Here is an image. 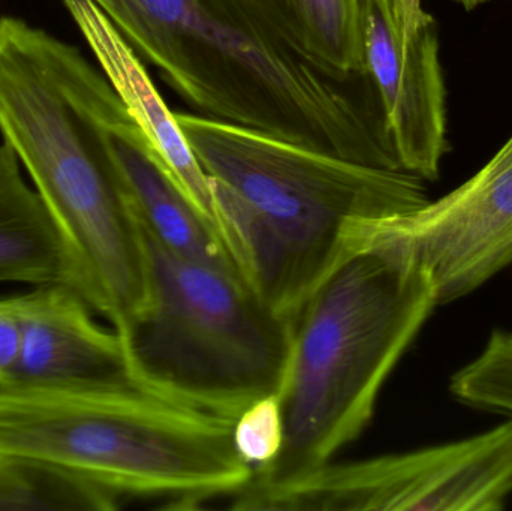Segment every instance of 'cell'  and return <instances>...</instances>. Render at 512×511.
I'll list each match as a JSON object with an SVG mask.
<instances>
[{"label":"cell","mask_w":512,"mask_h":511,"mask_svg":"<svg viewBox=\"0 0 512 511\" xmlns=\"http://www.w3.org/2000/svg\"><path fill=\"white\" fill-rule=\"evenodd\" d=\"M292 41L340 81L366 78L361 0H267Z\"/></svg>","instance_id":"4fadbf2b"},{"label":"cell","mask_w":512,"mask_h":511,"mask_svg":"<svg viewBox=\"0 0 512 511\" xmlns=\"http://www.w3.org/2000/svg\"><path fill=\"white\" fill-rule=\"evenodd\" d=\"M438 305L432 276L387 221L337 263L291 318L280 386L283 446L252 479L327 464L372 420L382 387Z\"/></svg>","instance_id":"3957f363"},{"label":"cell","mask_w":512,"mask_h":511,"mask_svg":"<svg viewBox=\"0 0 512 511\" xmlns=\"http://www.w3.org/2000/svg\"><path fill=\"white\" fill-rule=\"evenodd\" d=\"M80 48L0 15V135L71 252L84 300L111 323L147 293L140 225L78 92Z\"/></svg>","instance_id":"277c9868"},{"label":"cell","mask_w":512,"mask_h":511,"mask_svg":"<svg viewBox=\"0 0 512 511\" xmlns=\"http://www.w3.org/2000/svg\"><path fill=\"white\" fill-rule=\"evenodd\" d=\"M6 302L17 324L18 345L0 386L138 387L119 333L99 326L90 306L68 285H36Z\"/></svg>","instance_id":"30bf717a"},{"label":"cell","mask_w":512,"mask_h":511,"mask_svg":"<svg viewBox=\"0 0 512 511\" xmlns=\"http://www.w3.org/2000/svg\"><path fill=\"white\" fill-rule=\"evenodd\" d=\"M457 401L512 417V333L493 332L483 353L450 384Z\"/></svg>","instance_id":"9a60e30c"},{"label":"cell","mask_w":512,"mask_h":511,"mask_svg":"<svg viewBox=\"0 0 512 511\" xmlns=\"http://www.w3.org/2000/svg\"><path fill=\"white\" fill-rule=\"evenodd\" d=\"M512 495V417L468 440L352 462L277 482L252 479L243 511H498Z\"/></svg>","instance_id":"52a82bcc"},{"label":"cell","mask_w":512,"mask_h":511,"mask_svg":"<svg viewBox=\"0 0 512 511\" xmlns=\"http://www.w3.org/2000/svg\"><path fill=\"white\" fill-rule=\"evenodd\" d=\"M233 435L237 452L254 473L268 467L283 446L279 396H267L246 408L234 419Z\"/></svg>","instance_id":"2e32d148"},{"label":"cell","mask_w":512,"mask_h":511,"mask_svg":"<svg viewBox=\"0 0 512 511\" xmlns=\"http://www.w3.org/2000/svg\"><path fill=\"white\" fill-rule=\"evenodd\" d=\"M176 114L209 179L216 228L246 284L291 320L376 225L429 203L424 180L236 123Z\"/></svg>","instance_id":"7a4b0ae2"},{"label":"cell","mask_w":512,"mask_h":511,"mask_svg":"<svg viewBox=\"0 0 512 511\" xmlns=\"http://www.w3.org/2000/svg\"><path fill=\"white\" fill-rule=\"evenodd\" d=\"M195 114L400 170L367 78L315 65L267 0H93Z\"/></svg>","instance_id":"6da1fadb"},{"label":"cell","mask_w":512,"mask_h":511,"mask_svg":"<svg viewBox=\"0 0 512 511\" xmlns=\"http://www.w3.org/2000/svg\"><path fill=\"white\" fill-rule=\"evenodd\" d=\"M387 225L432 276L438 305L474 293L512 264V134L459 188Z\"/></svg>","instance_id":"ba28073f"},{"label":"cell","mask_w":512,"mask_h":511,"mask_svg":"<svg viewBox=\"0 0 512 511\" xmlns=\"http://www.w3.org/2000/svg\"><path fill=\"white\" fill-rule=\"evenodd\" d=\"M120 497L44 459L0 452V511H111Z\"/></svg>","instance_id":"5bb4252c"},{"label":"cell","mask_w":512,"mask_h":511,"mask_svg":"<svg viewBox=\"0 0 512 511\" xmlns=\"http://www.w3.org/2000/svg\"><path fill=\"white\" fill-rule=\"evenodd\" d=\"M140 230L146 300L113 324L135 384L227 419L277 395L291 320L265 303L237 270L174 254Z\"/></svg>","instance_id":"8992f818"},{"label":"cell","mask_w":512,"mask_h":511,"mask_svg":"<svg viewBox=\"0 0 512 511\" xmlns=\"http://www.w3.org/2000/svg\"><path fill=\"white\" fill-rule=\"evenodd\" d=\"M453 2L471 11V9L478 8V6L484 5V3L495 2V0H453Z\"/></svg>","instance_id":"ac0fdd59"},{"label":"cell","mask_w":512,"mask_h":511,"mask_svg":"<svg viewBox=\"0 0 512 511\" xmlns=\"http://www.w3.org/2000/svg\"><path fill=\"white\" fill-rule=\"evenodd\" d=\"M234 419L140 387L0 386V452L44 459L119 495L198 501L242 491L254 470Z\"/></svg>","instance_id":"5b68a950"},{"label":"cell","mask_w":512,"mask_h":511,"mask_svg":"<svg viewBox=\"0 0 512 511\" xmlns=\"http://www.w3.org/2000/svg\"><path fill=\"white\" fill-rule=\"evenodd\" d=\"M68 285L83 297L80 272L50 213L0 143V284Z\"/></svg>","instance_id":"7c38bea8"},{"label":"cell","mask_w":512,"mask_h":511,"mask_svg":"<svg viewBox=\"0 0 512 511\" xmlns=\"http://www.w3.org/2000/svg\"><path fill=\"white\" fill-rule=\"evenodd\" d=\"M361 6L364 75L378 99L388 140L403 171L433 182L450 149L435 20L406 32L390 0H361Z\"/></svg>","instance_id":"9c48e42d"},{"label":"cell","mask_w":512,"mask_h":511,"mask_svg":"<svg viewBox=\"0 0 512 511\" xmlns=\"http://www.w3.org/2000/svg\"><path fill=\"white\" fill-rule=\"evenodd\" d=\"M62 3L89 45L96 65L110 81L134 122L189 200L216 228L209 179L198 165L176 114L153 83L144 60L93 0H62Z\"/></svg>","instance_id":"8fae6325"},{"label":"cell","mask_w":512,"mask_h":511,"mask_svg":"<svg viewBox=\"0 0 512 511\" xmlns=\"http://www.w3.org/2000/svg\"><path fill=\"white\" fill-rule=\"evenodd\" d=\"M17 324L6 299L0 300V384L6 380L17 354Z\"/></svg>","instance_id":"e0dca14e"}]
</instances>
